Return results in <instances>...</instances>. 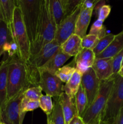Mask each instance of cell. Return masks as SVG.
Returning a JSON list of instances; mask_svg holds the SVG:
<instances>
[{"label":"cell","instance_id":"cell-41","mask_svg":"<svg viewBox=\"0 0 123 124\" xmlns=\"http://www.w3.org/2000/svg\"><path fill=\"white\" fill-rule=\"evenodd\" d=\"M2 21V14H1V10H0V23Z\"/></svg>","mask_w":123,"mask_h":124},{"label":"cell","instance_id":"cell-28","mask_svg":"<svg viewBox=\"0 0 123 124\" xmlns=\"http://www.w3.org/2000/svg\"><path fill=\"white\" fill-rule=\"evenodd\" d=\"M115 36V35L109 33L107 34L106 36L100 39L96 46L93 49V52L95 53V56H98L100 53H102L103 51H104L113 41Z\"/></svg>","mask_w":123,"mask_h":124},{"label":"cell","instance_id":"cell-30","mask_svg":"<svg viewBox=\"0 0 123 124\" xmlns=\"http://www.w3.org/2000/svg\"><path fill=\"white\" fill-rule=\"evenodd\" d=\"M89 34L97 36L99 39L106 36L107 35L106 28L103 25V22L98 19H96L92 25Z\"/></svg>","mask_w":123,"mask_h":124},{"label":"cell","instance_id":"cell-5","mask_svg":"<svg viewBox=\"0 0 123 124\" xmlns=\"http://www.w3.org/2000/svg\"><path fill=\"white\" fill-rule=\"evenodd\" d=\"M123 108V78L117 75L114 84L100 119V124H115Z\"/></svg>","mask_w":123,"mask_h":124},{"label":"cell","instance_id":"cell-35","mask_svg":"<svg viewBox=\"0 0 123 124\" xmlns=\"http://www.w3.org/2000/svg\"><path fill=\"white\" fill-rule=\"evenodd\" d=\"M97 0H82V7L86 8H94Z\"/></svg>","mask_w":123,"mask_h":124},{"label":"cell","instance_id":"cell-20","mask_svg":"<svg viewBox=\"0 0 123 124\" xmlns=\"http://www.w3.org/2000/svg\"><path fill=\"white\" fill-rule=\"evenodd\" d=\"M123 49V30L117 35L104 51L96 56V58H113Z\"/></svg>","mask_w":123,"mask_h":124},{"label":"cell","instance_id":"cell-10","mask_svg":"<svg viewBox=\"0 0 123 124\" xmlns=\"http://www.w3.org/2000/svg\"><path fill=\"white\" fill-rule=\"evenodd\" d=\"M82 10V2L75 10L65 18L58 26H57L54 39L61 45L68 39L69 37L74 34L76 22Z\"/></svg>","mask_w":123,"mask_h":124},{"label":"cell","instance_id":"cell-6","mask_svg":"<svg viewBox=\"0 0 123 124\" xmlns=\"http://www.w3.org/2000/svg\"><path fill=\"white\" fill-rule=\"evenodd\" d=\"M11 35L18 47L19 57L27 62L30 57L31 44L23 21L20 9L17 6L14 10L13 30Z\"/></svg>","mask_w":123,"mask_h":124},{"label":"cell","instance_id":"cell-25","mask_svg":"<svg viewBox=\"0 0 123 124\" xmlns=\"http://www.w3.org/2000/svg\"><path fill=\"white\" fill-rule=\"evenodd\" d=\"M12 39V35L7 24L2 21L0 23V64L1 56L4 54L5 47Z\"/></svg>","mask_w":123,"mask_h":124},{"label":"cell","instance_id":"cell-32","mask_svg":"<svg viewBox=\"0 0 123 124\" xmlns=\"http://www.w3.org/2000/svg\"><path fill=\"white\" fill-rule=\"evenodd\" d=\"M99 40L100 39L97 36L88 34L82 38V48H87L93 50L98 42Z\"/></svg>","mask_w":123,"mask_h":124},{"label":"cell","instance_id":"cell-43","mask_svg":"<svg viewBox=\"0 0 123 124\" xmlns=\"http://www.w3.org/2000/svg\"><path fill=\"white\" fill-rule=\"evenodd\" d=\"M0 124H4V123H2V122H0Z\"/></svg>","mask_w":123,"mask_h":124},{"label":"cell","instance_id":"cell-13","mask_svg":"<svg viewBox=\"0 0 123 124\" xmlns=\"http://www.w3.org/2000/svg\"><path fill=\"white\" fill-rule=\"evenodd\" d=\"M96 58L92 50L82 48L80 53L73 59L75 64V69L83 75L89 69L92 67Z\"/></svg>","mask_w":123,"mask_h":124},{"label":"cell","instance_id":"cell-42","mask_svg":"<svg viewBox=\"0 0 123 124\" xmlns=\"http://www.w3.org/2000/svg\"><path fill=\"white\" fill-rule=\"evenodd\" d=\"M100 124V121H98V122H96V123H95V124Z\"/></svg>","mask_w":123,"mask_h":124},{"label":"cell","instance_id":"cell-40","mask_svg":"<svg viewBox=\"0 0 123 124\" xmlns=\"http://www.w3.org/2000/svg\"><path fill=\"white\" fill-rule=\"evenodd\" d=\"M47 124H54V123L51 120L47 119Z\"/></svg>","mask_w":123,"mask_h":124},{"label":"cell","instance_id":"cell-8","mask_svg":"<svg viewBox=\"0 0 123 124\" xmlns=\"http://www.w3.org/2000/svg\"><path fill=\"white\" fill-rule=\"evenodd\" d=\"M38 85L47 95L51 98H57L63 93L64 85L55 75L46 70H39Z\"/></svg>","mask_w":123,"mask_h":124},{"label":"cell","instance_id":"cell-15","mask_svg":"<svg viewBox=\"0 0 123 124\" xmlns=\"http://www.w3.org/2000/svg\"><path fill=\"white\" fill-rule=\"evenodd\" d=\"M70 58L71 57L65 54L59 48L57 52L52 56V58L43 67L37 70V72L39 70H43L55 75V72L60 68L63 66V64Z\"/></svg>","mask_w":123,"mask_h":124},{"label":"cell","instance_id":"cell-23","mask_svg":"<svg viewBox=\"0 0 123 124\" xmlns=\"http://www.w3.org/2000/svg\"><path fill=\"white\" fill-rule=\"evenodd\" d=\"M75 102L77 115L82 117L86 109L88 107V99L85 91L82 85L80 87L75 97Z\"/></svg>","mask_w":123,"mask_h":124},{"label":"cell","instance_id":"cell-37","mask_svg":"<svg viewBox=\"0 0 123 124\" xmlns=\"http://www.w3.org/2000/svg\"><path fill=\"white\" fill-rule=\"evenodd\" d=\"M69 124H84V123L83 122L82 117L78 115H76L72 119Z\"/></svg>","mask_w":123,"mask_h":124},{"label":"cell","instance_id":"cell-24","mask_svg":"<svg viewBox=\"0 0 123 124\" xmlns=\"http://www.w3.org/2000/svg\"><path fill=\"white\" fill-rule=\"evenodd\" d=\"M75 70V64L74 61L73 60L70 64L60 68L55 72V75L57 77L60 79L63 83L64 82L66 84L71 79Z\"/></svg>","mask_w":123,"mask_h":124},{"label":"cell","instance_id":"cell-31","mask_svg":"<svg viewBox=\"0 0 123 124\" xmlns=\"http://www.w3.org/2000/svg\"><path fill=\"white\" fill-rule=\"evenodd\" d=\"M42 94V90L39 85L30 87L24 92V98L31 101H39Z\"/></svg>","mask_w":123,"mask_h":124},{"label":"cell","instance_id":"cell-17","mask_svg":"<svg viewBox=\"0 0 123 124\" xmlns=\"http://www.w3.org/2000/svg\"><path fill=\"white\" fill-rule=\"evenodd\" d=\"M16 5L14 0H0V10L2 21L7 24L10 33L13 27L14 12Z\"/></svg>","mask_w":123,"mask_h":124},{"label":"cell","instance_id":"cell-21","mask_svg":"<svg viewBox=\"0 0 123 124\" xmlns=\"http://www.w3.org/2000/svg\"><path fill=\"white\" fill-rule=\"evenodd\" d=\"M82 75L75 70L69 81L64 85L63 91L70 98L75 99L76 94L81 85Z\"/></svg>","mask_w":123,"mask_h":124},{"label":"cell","instance_id":"cell-9","mask_svg":"<svg viewBox=\"0 0 123 124\" xmlns=\"http://www.w3.org/2000/svg\"><path fill=\"white\" fill-rule=\"evenodd\" d=\"M25 91H22L16 96L8 100L0 115V122L4 124H22L20 105Z\"/></svg>","mask_w":123,"mask_h":124},{"label":"cell","instance_id":"cell-33","mask_svg":"<svg viewBox=\"0 0 123 124\" xmlns=\"http://www.w3.org/2000/svg\"><path fill=\"white\" fill-rule=\"evenodd\" d=\"M123 61V49L119 52L113 58V75L112 77H115L118 75L119 71L121 68Z\"/></svg>","mask_w":123,"mask_h":124},{"label":"cell","instance_id":"cell-36","mask_svg":"<svg viewBox=\"0 0 123 124\" xmlns=\"http://www.w3.org/2000/svg\"><path fill=\"white\" fill-rule=\"evenodd\" d=\"M105 4H106V1H102V0H97L94 8V11H95V15H96V16H98V12L99 11H100V8H101L104 5H105Z\"/></svg>","mask_w":123,"mask_h":124},{"label":"cell","instance_id":"cell-19","mask_svg":"<svg viewBox=\"0 0 123 124\" xmlns=\"http://www.w3.org/2000/svg\"><path fill=\"white\" fill-rule=\"evenodd\" d=\"M82 38L75 34H73L60 45V48L63 52L70 57H75L82 50Z\"/></svg>","mask_w":123,"mask_h":124},{"label":"cell","instance_id":"cell-38","mask_svg":"<svg viewBox=\"0 0 123 124\" xmlns=\"http://www.w3.org/2000/svg\"><path fill=\"white\" fill-rule=\"evenodd\" d=\"M115 124H123V108L121 109Z\"/></svg>","mask_w":123,"mask_h":124},{"label":"cell","instance_id":"cell-2","mask_svg":"<svg viewBox=\"0 0 123 124\" xmlns=\"http://www.w3.org/2000/svg\"><path fill=\"white\" fill-rule=\"evenodd\" d=\"M57 25L49 7V0H42L41 16L38 33L31 44L30 57L37 54L45 46L55 39Z\"/></svg>","mask_w":123,"mask_h":124},{"label":"cell","instance_id":"cell-1","mask_svg":"<svg viewBox=\"0 0 123 124\" xmlns=\"http://www.w3.org/2000/svg\"><path fill=\"white\" fill-rule=\"evenodd\" d=\"M38 85L26 62L18 56L9 58L7 75V101L22 91Z\"/></svg>","mask_w":123,"mask_h":124},{"label":"cell","instance_id":"cell-4","mask_svg":"<svg viewBox=\"0 0 123 124\" xmlns=\"http://www.w3.org/2000/svg\"><path fill=\"white\" fill-rule=\"evenodd\" d=\"M115 77L101 81L96 98L86 109L82 118L84 124H94L100 121L114 84Z\"/></svg>","mask_w":123,"mask_h":124},{"label":"cell","instance_id":"cell-3","mask_svg":"<svg viewBox=\"0 0 123 124\" xmlns=\"http://www.w3.org/2000/svg\"><path fill=\"white\" fill-rule=\"evenodd\" d=\"M31 46L36 38L41 16L42 0H16Z\"/></svg>","mask_w":123,"mask_h":124},{"label":"cell","instance_id":"cell-12","mask_svg":"<svg viewBox=\"0 0 123 124\" xmlns=\"http://www.w3.org/2000/svg\"><path fill=\"white\" fill-rule=\"evenodd\" d=\"M92 68L100 81L109 79L113 75V58H95Z\"/></svg>","mask_w":123,"mask_h":124},{"label":"cell","instance_id":"cell-22","mask_svg":"<svg viewBox=\"0 0 123 124\" xmlns=\"http://www.w3.org/2000/svg\"><path fill=\"white\" fill-rule=\"evenodd\" d=\"M49 7L57 26L66 18L65 0H49Z\"/></svg>","mask_w":123,"mask_h":124},{"label":"cell","instance_id":"cell-39","mask_svg":"<svg viewBox=\"0 0 123 124\" xmlns=\"http://www.w3.org/2000/svg\"><path fill=\"white\" fill-rule=\"evenodd\" d=\"M118 75H120L121 76H122V77L123 78V65H122L121 68L120 70H119V73H118Z\"/></svg>","mask_w":123,"mask_h":124},{"label":"cell","instance_id":"cell-34","mask_svg":"<svg viewBox=\"0 0 123 124\" xmlns=\"http://www.w3.org/2000/svg\"><path fill=\"white\" fill-rule=\"evenodd\" d=\"M111 12V7L109 5H104L98 12V19L104 22L106 19V18L109 16Z\"/></svg>","mask_w":123,"mask_h":124},{"label":"cell","instance_id":"cell-29","mask_svg":"<svg viewBox=\"0 0 123 124\" xmlns=\"http://www.w3.org/2000/svg\"><path fill=\"white\" fill-rule=\"evenodd\" d=\"M39 108L47 115V117L49 116L52 113L54 108V104L52 101V98L49 95H42L39 100Z\"/></svg>","mask_w":123,"mask_h":124},{"label":"cell","instance_id":"cell-16","mask_svg":"<svg viewBox=\"0 0 123 124\" xmlns=\"http://www.w3.org/2000/svg\"><path fill=\"white\" fill-rule=\"evenodd\" d=\"M94 8H86L82 7L77 22L74 34L83 38L86 35L87 29L90 23Z\"/></svg>","mask_w":123,"mask_h":124},{"label":"cell","instance_id":"cell-27","mask_svg":"<svg viewBox=\"0 0 123 124\" xmlns=\"http://www.w3.org/2000/svg\"><path fill=\"white\" fill-rule=\"evenodd\" d=\"M39 108V101H31L22 98L20 102V111L21 119L24 121L25 114L28 111H33Z\"/></svg>","mask_w":123,"mask_h":124},{"label":"cell","instance_id":"cell-14","mask_svg":"<svg viewBox=\"0 0 123 124\" xmlns=\"http://www.w3.org/2000/svg\"><path fill=\"white\" fill-rule=\"evenodd\" d=\"M9 58L0 64V115L7 102V75Z\"/></svg>","mask_w":123,"mask_h":124},{"label":"cell","instance_id":"cell-7","mask_svg":"<svg viewBox=\"0 0 123 124\" xmlns=\"http://www.w3.org/2000/svg\"><path fill=\"white\" fill-rule=\"evenodd\" d=\"M60 48V45L55 39L45 46L38 53L30 57L27 62L28 67L33 76L39 81V74L37 70L43 67Z\"/></svg>","mask_w":123,"mask_h":124},{"label":"cell","instance_id":"cell-26","mask_svg":"<svg viewBox=\"0 0 123 124\" xmlns=\"http://www.w3.org/2000/svg\"><path fill=\"white\" fill-rule=\"evenodd\" d=\"M54 101H54L53 111L50 116L47 117V119L51 120L54 124H65L59 97L57 98H54Z\"/></svg>","mask_w":123,"mask_h":124},{"label":"cell","instance_id":"cell-18","mask_svg":"<svg viewBox=\"0 0 123 124\" xmlns=\"http://www.w3.org/2000/svg\"><path fill=\"white\" fill-rule=\"evenodd\" d=\"M62 108L65 124H69L75 116L77 115L75 99L70 98L65 93H63L59 97Z\"/></svg>","mask_w":123,"mask_h":124},{"label":"cell","instance_id":"cell-11","mask_svg":"<svg viewBox=\"0 0 123 124\" xmlns=\"http://www.w3.org/2000/svg\"><path fill=\"white\" fill-rule=\"evenodd\" d=\"M100 83L101 81L98 79L92 68L89 69L82 75L81 85L86 94L88 107L96 98L100 88Z\"/></svg>","mask_w":123,"mask_h":124}]
</instances>
